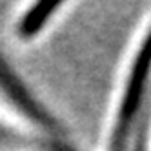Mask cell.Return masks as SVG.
<instances>
[{
	"mask_svg": "<svg viewBox=\"0 0 151 151\" xmlns=\"http://www.w3.org/2000/svg\"><path fill=\"white\" fill-rule=\"evenodd\" d=\"M60 6H62L60 2H38V4H35L24 15V18L20 20V26H18L20 35L24 38H29V37L37 35Z\"/></svg>",
	"mask_w": 151,
	"mask_h": 151,
	"instance_id": "3",
	"label": "cell"
},
{
	"mask_svg": "<svg viewBox=\"0 0 151 151\" xmlns=\"http://www.w3.org/2000/svg\"><path fill=\"white\" fill-rule=\"evenodd\" d=\"M0 86H2V89L6 91V95L17 104L18 109L24 111L33 122H37L42 127L55 129V122H53L49 118V115L35 102V99L27 93V89L24 86L18 82V78L11 73V69L6 66V62L2 58H0Z\"/></svg>",
	"mask_w": 151,
	"mask_h": 151,
	"instance_id": "2",
	"label": "cell"
},
{
	"mask_svg": "<svg viewBox=\"0 0 151 151\" xmlns=\"http://www.w3.org/2000/svg\"><path fill=\"white\" fill-rule=\"evenodd\" d=\"M149 73H151V27L133 60L131 73H129L126 89L122 93L120 107H118L116 124L113 127L109 151H126L127 138L133 129L137 113L140 109V102H142L146 86L149 80Z\"/></svg>",
	"mask_w": 151,
	"mask_h": 151,
	"instance_id": "1",
	"label": "cell"
}]
</instances>
